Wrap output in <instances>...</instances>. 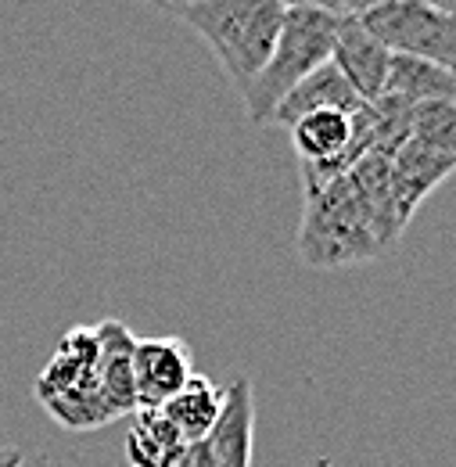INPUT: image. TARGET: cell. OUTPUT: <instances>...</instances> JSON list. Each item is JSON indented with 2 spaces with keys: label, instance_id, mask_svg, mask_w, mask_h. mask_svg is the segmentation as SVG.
I'll return each instance as SVG.
<instances>
[{
  "label": "cell",
  "instance_id": "obj_1",
  "mask_svg": "<svg viewBox=\"0 0 456 467\" xmlns=\"http://www.w3.org/2000/svg\"><path fill=\"white\" fill-rule=\"evenodd\" d=\"M302 194H306V205H302V227H298V255L306 266L342 270V266H359L389 255L359 191L345 173Z\"/></svg>",
  "mask_w": 456,
  "mask_h": 467
},
{
  "label": "cell",
  "instance_id": "obj_2",
  "mask_svg": "<svg viewBox=\"0 0 456 467\" xmlns=\"http://www.w3.org/2000/svg\"><path fill=\"white\" fill-rule=\"evenodd\" d=\"M180 18L212 47L223 72L244 94L274 55L285 7L274 0H202Z\"/></svg>",
  "mask_w": 456,
  "mask_h": 467
},
{
  "label": "cell",
  "instance_id": "obj_3",
  "mask_svg": "<svg viewBox=\"0 0 456 467\" xmlns=\"http://www.w3.org/2000/svg\"><path fill=\"white\" fill-rule=\"evenodd\" d=\"M338 15L320 7H291L285 11L281 36L274 44V55L263 65V72L252 79V87L241 94L252 122H270L277 105L320 65L331 61Z\"/></svg>",
  "mask_w": 456,
  "mask_h": 467
},
{
  "label": "cell",
  "instance_id": "obj_4",
  "mask_svg": "<svg viewBox=\"0 0 456 467\" xmlns=\"http://www.w3.org/2000/svg\"><path fill=\"white\" fill-rule=\"evenodd\" d=\"M98 331L94 327H72L57 342L51 363L36 378V400L47 407L61 428L87 431L119 420V413L101 392L98 381Z\"/></svg>",
  "mask_w": 456,
  "mask_h": 467
},
{
  "label": "cell",
  "instance_id": "obj_5",
  "mask_svg": "<svg viewBox=\"0 0 456 467\" xmlns=\"http://www.w3.org/2000/svg\"><path fill=\"white\" fill-rule=\"evenodd\" d=\"M363 26L389 55L431 61L456 72V18L424 0H389L363 15Z\"/></svg>",
  "mask_w": 456,
  "mask_h": 467
},
{
  "label": "cell",
  "instance_id": "obj_6",
  "mask_svg": "<svg viewBox=\"0 0 456 467\" xmlns=\"http://www.w3.org/2000/svg\"><path fill=\"white\" fill-rule=\"evenodd\" d=\"M331 65L342 72V79L356 90L359 101H378V98L385 94V83H389L392 55H389V47L363 26V18H345V15H338Z\"/></svg>",
  "mask_w": 456,
  "mask_h": 467
},
{
  "label": "cell",
  "instance_id": "obj_7",
  "mask_svg": "<svg viewBox=\"0 0 456 467\" xmlns=\"http://www.w3.org/2000/svg\"><path fill=\"white\" fill-rule=\"evenodd\" d=\"M191 349L176 338H144L133 346V389H137V410L166 407L172 396L191 381Z\"/></svg>",
  "mask_w": 456,
  "mask_h": 467
},
{
  "label": "cell",
  "instance_id": "obj_8",
  "mask_svg": "<svg viewBox=\"0 0 456 467\" xmlns=\"http://www.w3.org/2000/svg\"><path fill=\"white\" fill-rule=\"evenodd\" d=\"M252 442H255V396L248 378H233L223 396V410L205 435V446L216 467H252Z\"/></svg>",
  "mask_w": 456,
  "mask_h": 467
},
{
  "label": "cell",
  "instance_id": "obj_9",
  "mask_svg": "<svg viewBox=\"0 0 456 467\" xmlns=\"http://www.w3.org/2000/svg\"><path fill=\"white\" fill-rule=\"evenodd\" d=\"M389 166H392L396 209H399V216L406 223L413 220V213L420 209V202H424L446 176L456 173L453 159H446V155H439V151H431V148H424V144H417V140H409V137H406V144H402L399 151L389 159Z\"/></svg>",
  "mask_w": 456,
  "mask_h": 467
},
{
  "label": "cell",
  "instance_id": "obj_10",
  "mask_svg": "<svg viewBox=\"0 0 456 467\" xmlns=\"http://www.w3.org/2000/svg\"><path fill=\"white\" fill-rule=\"evenodd\" d=\"M98 331V381L105 400L112 403V410L119 417H133L137 413V389H133V331L122 320H101L94 324Z\"/></svg>",
  "mask_w": 456,
  "mask_h": 467
},
{
  "label": "cell",
  "instance_id": "obj_11",
  "mask_svg": "<svg viewBox=\"0 0 456 467\" xmlns=\"http://www.w3.org/2000/svg\"><path fill=\"white\" fill-rule=\"evenodd\" d=\"M363 101L356 98V90L342 79V72L327 61L320 65L316 72H309L285 101L277 105V112L270 122L277 126H295L302 116H313V112H324V109H338V112H356Z\"/></svg>",
  "mask_w": 456,
  "mask_h": 467
},
{
  "label": "cell",
  "instance_id": "obj_12",
  "mask_svg": "<svg viewBox=\"0 0 456 467\" xmlns=\"http://www.w3.org/2000/svg\"><path fill=\"white\" fill-rule=\"evenodd\" d=\"M223 396H227V389L212 385L202 374H191V381L172 396L166 407L159 410H162V417L176 428V435L191 446V442H202L212 431V424H216V417L223 410Z\"/></svg>",
  "mask_w": 456,
  "mask_h": 467
},
{
  "label": "cell",
  "instance_id": "obj_13",
  "mask_svg": "<svg viewBox=\"0 0 456 467\" xmlns=\"http://www.w3.org/2000/svg\"><path fill=\"white\" fill-rule=\"evenodd\" d=\"M187 442L176 435L162 410H137L126 439L130 467H180Z\"/></svg>",
  "mask_w": 456,
  "mask_h": 467
},
{
  "label": "cell",
  "instance_id": "obj_14",
  "mask_svg": "<svg viewBox=\"0 0 456 467\" xmlns=\"http://www.w3.org/2000/svg\"><path fill=\"white\" fill-rule=\"evenodd\" d=\"M385 94H396V98L409 101V105H424V101H456V72L442 68V65H431V61L392 55Z\"/></svg>",
  "mask_w": 456,
  "mask_h": 467
},
{
  "label": "cell",
  "instance_id": "obj_15",
  "mask_svg": "<svg viewBox=\"0 0 456 467\" xmlns=\"http://www.w3.org/2000/svg\"><path fill=\"white\" fill-rule=\"evenodd\" d=\"M409 140L446 155L456 162V101H424L413 105Z\"/></svg>",
  "mask_w": 456,
  "mask_h": 467
},
{
  "label": "cell",
  "instance_id": "obj_16",
  "mask_svg": "<svg viewBox=\"0 0 456 467\" xmlns=\"http://www.w3.org/2000/svg\"><path fill=\"white\" fill-rule=\"evenodd\" d=\"M389 0H335V15H345V18H363L367 11L381 7Z\"/></svg>",
  "mask_w": 456,
  "mask_h": 467
},
{
  "label": "cell",
  "instance_id": "obj_17",
  "mask_svg": "<svg viewBox=\"0 0 456 467\" xmlns=\"http://www.w3.org/2000/svg\"><path fill=\"white\" fill-rule=\"evenodd\" d=\"M180 467H216L212 453H209V446H205V439H202V442H191V446L183 450Z\"/></svg>",
  "mask_w": 456,
  "mask_h": 467
},
{
  "label": "cell",
  "instance_id": "obj_18",
  "mask_svg": "<svg viewBox=\"0 0 456 467\" xmlns=\"http://www.w3.org/2000/svg\"><path fill=\"white\" fill-rule=\"evenodd\" d=\"M144 4H151V7H159V11H170V15H183L187 7H194V4H202V0H144Z\"/></svg>",
  "mask_w": 456,
  "mask_h": 467
},
{
  "label": "cell",
  "instance_id": "obj_19",
  "mask_svg": "<svg viewBox=\"0 0 456 467\" xmlns=\"http://www.w3.org/2000/svg\"><path fill=\"white\" fill-rule=\"evenodd\" d=\"M274 4H281L285 11H291V7H320V11H335V0H274Z\"/></svg>",
  "mask_w": 456,
  "mask_h": 467
},
{
  "label": "cell",
  "instance_id": "obj_20",
  "mask_svg": "<svg viewBox=\"0 0 456 467\" xmlns=\"http://www.w3.org/2000/svg\"><path fill=\"white\" fill-rule=\"evenodd\" d=\"M0 467H22V450L18 446H0Z\"/></svg>",
  "mask_w": 456,
  "mask_h": 467
},
{
  "label": "cell",
  "instance_id": "obj_21",
  "mask_svg": "<svg viewBox=\"0 0 456 467\" xmlns=\"http://www.w3.org/2000/svg\"><path fill=\"white\" fill-rule=\"evenodd\" d=\"M424 4H431V7H439V11H446V15L456 18V0H424Z\"/></svg>",
  "mask_w": 456,
  "mask_h": 467
}]
</instances>
